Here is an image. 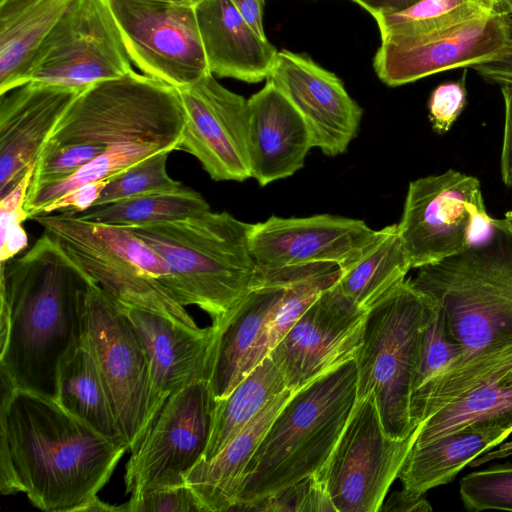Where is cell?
Wrapping results in <instances>:
<instances>
[{
    "mask_svg": "<svg viewBox=\"0 0 512 512\" xmlns=\"http://www.w3.org/2000/svg\"><path fill=\"white\" fill-rule=\"evenodd\" d=\"M491 226L503 228L512 235V209L508 210L502 219L492 218Z\"/></svg>",
    "mask_w": 512,
    "mask_h": 512,
    "instance_id": "51",
    "label": "cell"
},
{
    "mask_svg": "<svg viewBox=\"0 0 512 512\" xmlns=\"http://www.w3.org/2000/svg\"><path fill=\"white\" fill-rule=\"evenodd\" d=\"M480 181L454 169L409 183L398 230L412 268L465 251L492 228Z\"/></svg>",
    "mask_w": 512,
    "mask_h": 512,
    "instance_id": "10",
    "label": "cell"
},
{
    "mask_svg": "<svg viewBox=\"0 0 512 512\" xmlns=\"http://www.w3.org/2000/svg\"><path fill=\"white\" fill-rule=\"evenodd\" d=\"M73 0H0V95L28 82L32 60Z\"/></svg>",
    "mask_w": 512,
    "mask_h": 512,
    "instance_id": "27",
    "label": "cell"
},
{
    "mask_svg": "<svg viewBox=\"0 0 512 512\" xmlns=\"http://www.w3.org/2000/svg\"><path fill=\"white\" fill-rule=\"evenodd\" d=\"M177 90L185 117L180 149L215 181L250 178L248 99L225 88L212 73Z\"/></svg>",
    "mask_w": 512,
    "mask_h": 512,
    "instance_id": "17",
    "label": "cell"
},
{
    "mask_svg": "<svg viewBox=\"0 0 512 512\" xmlns=\"http://www.w3.org/2000/svg\"><path fill=\"white\" fill-rule=\"evenodd\" d=\"M489 14L474 0H420L404 10L381 14L374 19L381 39L406 38L430 34Z\"/></svg>",
    "mask_w": 512,
    "mask_h": 512,
    "instance_id": "35",
    "label": "cell"
},
{
    "mask_svg": "<svg viewBox=\"0 0 512 512\" xmlns=\"http://www.w3.org/2000/svg\"><path fill=\"white\" fill-rule=\"evenodd\" d=\"M209 210V204L199 192L182 186L173 192L145 194L93 206L74 215L86 221L138 228L183 219Z\"/></svg>",
    "mask_w": 512,
    "mask_h": 512,
    "instance_id": "32",
    "label": "cell"
},
{
    "mask_svg": "<svg viewBox=\"0 0 512 512\" xmlns=\"http://www.w3.org/2000/svg\"><path fill=\"white\" fill-rule=\"evenodd\" d=\"M311 148L303 117L267 79L263 88L248 99L251 177L260 186L287 178L303 167Z\"/></svg>",
    "mask_w": 512,
    "mask_h": 512,
    "instance_id": "22",
    "label": "cell"
},
{
    "mask_svg": "<svg viewBox=\"0 0 512 512\" xmlns=\"http://www.w3.org/2000/svg\"><path fill=\"white\" fill-rule=\"evenodd\" d=\"M25 176L0 200V261L6 262L27 247L28 237L22 223L28 219L25 202L34 170Z\"/></svg>",
    "mask_w": 512,
    "mask_h": 512,
    "instance_id": "41",
    "label": "cell"
},
{
    "mask_svg": "<svg viewBox=\"0 0 512 512\" xmlns=\"http://www.w3.org/2000/svg\"><path fill=\"white\" fill-rule=\"evenodd\" d=\"M55 400L102 436L128 450L96 361L84 339L60 364Z\"/></svg>",
    "mask_w": 512,
    "mask_h": 512,
    "instance_id": "29",
    "label": "cell"
},
{
    "mask_svg": "<svg viewBox=\"0 0 512 512\" xmlns=\"http://www.w3.org/2000/svg\"><path fill=\"white\" fill-rule=\"evenodd\" d=\"M215 399L209 380L173 392L138 445L131 450L124 483L130 499L184 485L208 445Z\"/></svg>",
    "mask_w": 512,
    "mask_h": 512,
    "instance_id": "13",
    "label": "cell"
},
{
    "mask_svg": "<svg viewBox=\"0 0 512 512\" xmlns=\"http://www.w3.org/2000/svg\"><path fill=\"white\" fill-rule=\"evenodd\" d=\"M418 426L404 439L389 437L375 397L356 401L348 421L317 476L336 512H379L415 442Z\"/></svg>",
    "mask_w": 512,
    "mask_h": 512,
    "instance_id": "11",
    "label": "cell"
},
{
    "mask_svg": "<svg viewBox=\"0 0 512 512\" xmlns=\"http://www.w3.org/2000/svg\"><path fill=\"white\" fill-rule=\"evenodd\" d=\"M83 339L95 361L128 450L146 435L168 397L155 386L145 349L117 303L94 282Z\"/></svg>",
    "mask_w": 512,
    "mask_h": 512,
    "instance_id": "9",
    "label": "cell"
},
{
    "mask_svg": "<svg viewBox=\"0 0 512 512\" xmlns=\"http://www.w3.org/2000/svg\"><path fill=\"white\" fill-rule=\"evenodd\" d=\"M294 392L285 389L211 460H200L185 476L202 512L230 511L237 503L244 471L272 421Z\"/></svg>",
    "mask_w": 512,
    "mask_h": 512,
    "instance_id": "24",
    "label": "cell"
},
{
    "mask_svg": "<svg viewBox=\"0 0 512 512\" xmlns=\"http://www.w3.org/2000/svg\"><path fill=\"white\" fill-rule=\"evenodd\" d=\"M127 448L55 399L1 376L0 493H24L46 512H86Z\"/></svg>",
    "mask_w": 512,
    "mask_h": 512,
    "instance_id": "1",
    "label": "cell"
},
{
    "mask_svg": "<svg viewBox=\"0 0 512 512\" xmlns=\"http://www.w3.org/2000/svg\"><path fill=\"white\" fill-rule=\"evenodd\" d=\"M339 276V265L324 263L287 285L283 297L264 324L249 353L244 367V377L269 355L319 294L333 286Z\"/></svg>",
    "mask_w": 512,
    "mask_h": 512,
    "instance_id": "33",
    "label": "cell"
},
{
    "mask_svg": "<svg viewBox=\"0 0 512 512\" xmlns=\"http://www.w3.org/2000/svg\"><path fill=\"white\" fill-rule=\"evenodd\" d=\"M511 368L512 362L421 422L413 446L425 445L472 425L512 428V386L501 381L502 375Z\"/></svg>",
    "mask_w": 512,
    "mask_h": 512,
    "instance_id": "30",
    "label": "cell"
},
{
    "mask_svg": "<svg viewBox=\"0 0 512 512\" xmlns=\"http://www.w3.org/2000/svg\"><path fill=\"white\" fill-rule=\"evenodd\" d=\"M0 371L14 388L56 399L62 360L82 341L93 277L50 234L1 262Z\"/></svg>",
    "mask_w": 512,
    "mask_h": 512,
    "instance_id": "2",
    "label": "cell"
},
{
    "mask_svg": "<svg viewBox=\"0 0 512 512\" xmlns=\"http://www.w3.org/2000/svg\"><path fill=\"white\" fill-rule=\"evenodd\" d=\"M508 37L505 16L489 14L422 36L382 38L373 67L384 84L401 86L494 60L505 51Z\"/></svg>",
    "mask_w": 512,
    "mask_h": 512,
    "instance_id": "16",
    "label": "cell"
},
{
    "mask_svg": "<svg viewBox=\"0 0 512 512\" xmlns=\"http://www.w3.org/2000/svg\"><path fill=\"white\" fill-rule=\"evenodd\" d=\"M417 270L411 283L437 302L449 335L463 350L460 362L444 373L512 351L509 232L492 226L480 243Z\"/></svg>",
    "mask_w": 512,
    "mask_h": 512,
    "instance_id": "3",
    "label": "cell"
},
{
    "mask_svg": "<svg viewBox=\"0 0 512 512\" xmlns=\"http://www.w3.org/2000/svg\"><path fill=\"white\" fill-rule=\"evenodd\" d=\"M501 381L506 385L512 386V368L502 375Z\"/></svg>",
    "mask_w": 512,
    "mask_h": 512,
    "instance_id": "53",
    "label": "cell"
},
{
    "mask_svg": "<svg viewBox=\"0 0 512 512\" xmlns=\"http://www.w3.org/2000/svg\"><path fill=\"white\" fill-rule=\"evenodd\" d=\"M287 389L267 356L223 399L215 400L210 437L202 460L214 458L276 395Z\"/></svg>",
    "mask_w": 512,
    "mask_h": 512,
    "instance_id": "31",
    "label": "cell"
},
{
    "mask_svg": "<svg viewBox=\"0 0 512 512\" xmlns=\"http://www.w3.org/2000/svg\"><path fill=\"white\" fill-rule=\"evenodd\" d=\"M162 151L170 150L156 143L133 142L109 146L70 177L27 194L25 209L28 217L32 219L41 214L48 204L81 185L110 179L131 165Z\"/></svg>",
    "mask_w": 512,
    "mask_h": 512,
    "instance_id": "34",
    "label": "cell"
},
{
    "mask_svg": "<svg viewBox=\"0 0 512 512\" xmlns=\"http://www.w3.org/2000/svg\"><path fill=\"white\" fill-rule=\"evenodd\" d=\"M432 510L425 495L417 496L403 489L393 492L380 508V511L384 512H431Z\"/></svg>",
    "mask_w": 512,
    "mask_h": 512,
    "instance_id": "47",
    "label": "cell"
},
{
    "mask_svg": "<svg viewBox=\"0 0 512 512\" xmlns=\"http://www.w3.org/2000/svg\"><path fill=\"white\" fill-rule=\"evenodd\" d=\"M250 228L228 212L209 210L129 229L165 262L173 299L203 310L219 331L252 285L256 266L249 248Z\"/></svg>",
    "mask_w": 512,
    "mask_h": 512,
    "instance_id": "4",
    "label": "cell"
},
{
    "mask_svg": "<svg viewBox=\"0 0 512 512\" xmlns=\"http://www.w3.org/2000/svg\"><path fill=\"white\" fill-rule=\"evenodd\" d=\"M500 87L505 107L500 171L503 183L512 186V83H503Z\"/></svg>",
    "mask_w": 512,
    "mask_h": 512,
    "instance_id": "46",
    "label": "cell"
},
{
    "mask_svg": "<svg viewBox=\"0 0 512 512\" xmlns=\"http://www.w3.org/2000/svg\"><path fill=\"white\" fill-rule=\"evenodd\" d=\"M32 220L55 237L117 304L199 327L168 294L169 269L163 259L129 228L86 221L65 211Z\"/></svg>",
    "mask_w": 512,
    "mask_h": 512,
    "instance_id": "8",
    "label": "cell"
},
{
    "mask_svg": "<svg viewBox=\"0 0 512 512\" xmlns=\"http://www.w3.org/2000/svg\"><path fill=\"white\" fill-rule=\"evenodd\" d=\"M149 1H158V2H167V3L195 6L200 0H149Z\"/></svg>",
    "mask_w": 512,
    "mask_h": 512,
    "instance_id": "52",
    "label": "cell"
},
{
    "mask_svg": "<svg viewBox=\"0 0 512 512\" xmlns=\"http://www.w3.org/2000/svg\"><path fill=\"white\" fill-rule=\"evenodd\" d=\"M147 354L157 389L169 397L198 380H209L218 337L212 325L189 328L151 310L117 304Z\"/></svg>",
    "mask_w": 512,
    "mask_h": 512,
    "instance_id": "21",
    "label": "cell"
},
{
    "mask_svg": "<svg viewBox=\"0 0 512 512\" xmlns=\"http://www.w3.org/2000/svg\"><path fill=\"white\" fill-rule=\"evenodd\" d=\"M459 493L469 511H512V464L494 465L464 476Z\"/></svg>",
    "mask_w": 512,
    "mask_h": 512,
    "instance_id": "37",
    "label": "cell"
},
{
    "mask_svg": "<svg viewBox=\"0 0 512 512\" xmlns=\"http://www.w3.org/2000/svg\"><path fill=\"white\" fill-rule=\"evenodd\" d=\"M286 287L270 283L252 285L218 331L209 378L215 400L225 398L244 378L249 353Z\"/></svg>",
    "mask_w": 512,
    "mask_h": 512,
    "instance_id": "25",
    "label": "cell"
},
{
    "mask_svg": "<svg viewBox=\"0 0 512 512\" xmlns=\"http://www.w3.org/2000/svg\"><path fill=\"white\" fill-rule=\"evenodd\" d=\"M108 0H73L39 46L28 82L76 89L131 72Z\"/></svg>",
    "mask_w": 512,
    "mask_h": 512,
    "instance_id": "12",
    "label": "cell"
},
{
    "mask_svg": "<svg viewBox=\"0 0 512 512\" xmlns=\"http://www.w3.org/2000/svg\"><path fill=\"white\" fill-rule=\"evenodd\" d=\"M508 43L505 51L496 59L475 65L473 69L487 82L512 83V15L505 16Z\"/></svg>",
    "mask_w": 512,
    "mask_h": 512,
    "instance_id": "45",
    "label": "cell"
},
{
    "mask_svg": "<svg viewBox=\"0 0 512 512\" xmlns=\"http://www.w3.org/2000/svg\"><path fill=\"white\" fill-rule=\"evenodd\" d=\"M170 151L153 154L110 178L94 206L121 199L158 193L173 192L182 187L172 179L166 169Z\"/></svg>",
    "mask_w": 512,
    "mask_h": 512,
    "instance_id": "36",
    "label": "cell"
},
{
    "mask_svg": "<svg viewBox=\"0 0 512 512\" xmlns=\"http://www.w3.org/2000/svg\"><path fill=\"white\" fill-rule=\"evenodd\" d=\"M437 311V302L410 278L367 310L355 357L357 400L374 395L384 431L393 439H404L415 429L411 397L424 332Z\"/></svg>",
    "mask_w": 512,
    "mask_h": 512,
    "instance_id": "6",
    "label": "cell"
},
{
    "mask_svg": "<svg viewBox=\"0 0 512 512\" xmlns=\"http://www.w3.org/2000/svg\"><path fill=\"white\" fill-rule=\"evenodd\" d=\"M356 401L355 359L294 392L245 468L237 503L230 511L317 474L329 459Z\"/></svg>",
    "mask_w": 512,
    "mask_h": 512,
    "instance_id": "5",
    "label": "cell"
},
{
    "mask_svg": "<svg viewBox=\"0 0 512 512\" xmlns=\"http://www.w3.org/2000/svg\"><path fill=\"white\" fill-rule=\"evenodd\" d=\"M129 512H202L193 492L184 484L146 493L121 505Z\"/></svg>",
    "mask_w": 512,
    "mask_h": 512,
    "instance_id": "43",
    "label": "cell"
},
{
    "mask_svg": "<svg viewBox=\"0 0 512 512\" xmlns=\"http://www.w3.org/2000/svg\"><path fill=\"white\" fill-rule=\"evenodd\" d=\"M247 24L261 37L267 38L263 27L265 0H231Z\"/></svg>",
    "mask_w": 512,
    "mask_h": 512,
    "instance_id": "48",
    "label": "cell"
},
{
    "mask_svg": "<svg viewBox=\"0 0 512 512\" xmlns=\"http://www.w3.org/2000/svg\"><path fill=\"white\" fill-rule=\"evenodd\" d=\"M365 9L373 18L404 10L420 0H351Z\"/></svg>",
    "mask_w": 512,
    "mask_h": 512,
    "instance_id": "49",
    "label": "cell"
},
{
    "mask_svg": "<svg viewBox=\"0 0 512 512\" xmlns=\"http://www.w3.org/2000/svg\"><path fill=\"white\" fill-rule=\"evenodd\" d=\"M366 314L335 284L322 291L268 355L286 387L296 392L355 359Z\"/></svg>",
    "mask_w": 512,
    "mask_h": 512,
    "instance_id": "15",
    "label": "cell"
},
{
    "mask_svg": "<svg viewBox=\"0 0 512 512\" xmlns=\"http://www.w3.org/2000/svg\"><path fill=\"white\" fill-rule=\"evenodd\" d=\"M462 356L463 350L449 335L444 316L438 306L437 313L424 332L413 392L457 365Z\"/></svg>",
    "mask_w": 512,
    "mask_h": 512,
    "instance_id": "39",
    "label": "cell"
},
{
    "mask_svg": "<svg viewBox=\"0 0 512 512\" xmlns=\"http://www.w3.org/2000/svg\"><path fill=\"white\" fill-rule=\"evenodd\" d=\"M465 79L438 85L428 101L429 120L438 134L448 132L465 108Z\"/></svg>",
    "mask_w": 512,
    "mask_h": 512,
    "instance_id": "42",
    "label": "cell"
},
{
    "mask_svg": "<svg viewBox=\"0 0 512 512\" xmlns=\"http://www.w3.org/2000/svg\"><path fill=\"white\" fill-rule=\"evenodd\" d=\"M233 511L336 512L317 474L269 497L237 506Z\"/></svg>",
    "mask_w": 512,
    "mask_h": 512,
    "instance_id": "40",
    "label": "cell"
},
{
    "mask_svg": "<svg viewBox=\"0 0 512 512\" xmlns=\"http://www.w3.org/2000/svg\"><path fill=\"white\" fill-rule=\"evenodd\" d=\"M512 433V428L472 425L425 445L412 446L398 478L402 489L422 496L435 487L448 484L477 456Z\"/></svg>",
    "mask_w": 512,
    "mask_h": 512,
    "instance_id": "26",
    "label": "cell"
},
{
    "mask_svg": "<svg viewBox=\"0 0 512 512\" xmlns=\"http://www.w3.org/2000/svg\"><path fill=\"white\" fill-rule=\"evenodd\" d=\"M83 89L27 82L0 100V196L35 165L57 122Z\"/></svg>",
    "mask_w": 512,
    "mask_h": 512,
    "instance_id": "20",
    "label": "cell"
},
{
    "mask_svg": "<svg viewBox=\"0 0 512 512\" xmlns=\"http://www.w3.org/2000/svg\"><path fill=\"white\" fill-rule=\"evenodd\" d=\"M194 8L214 76L247 83L268 78L278 51L247 24L231 0H200Z\"/></svg>",
    "mask_w": 512,
    "mask_h": 512,
    "instance_id": "23",
    "label": "cell"
},
{
    "mask_svg": "<svg viewBox=\"0 0 512 512\" xmlns=\"http://www.w3.org/2000/svg\"><path fill=\"white\" fill-rule=\"evenodd\" d=\"M492 15H512V0H474Z\"/></svg>",
    "mask_w": 512,
    "mask_h": 512,
    "instance_id": "50",
    "label": "cell"
},
{
    "mask_svg": "<svg viewBox=\"0 0 512 512\" xmlns=\"http://www.w3.org/2000/svg\"><path fill=\"white\" fill-rule=\"evenodd\" d=\"M131 61L176 89L211 73L194 6L149 0H108Z\"/></svg>",
    "mask_w": 512,
    "mask_h": 512,
    "instance_id": "14",
    "label": "cell"
},
{
    "mask_svg": "<svg viewBox=\"0 0 512 512\" xmlns=\"http://www.w3.org/2000/svg\"><path fill=\"white\" fill-rule=\"evenodd\" d=\"M110 179L99 180L81 185L48 204L41 214L65 211L73 214L83 212L94 206Z\"/></svg>",
    "mask_w": 512,
    "mask_h": 512,
    "instance_id": "44",
    "label": "cell"
},
{
    "mask_svg": "<svg viewBox=\"0 0 512 512\" xmlns=\"http://www.w3.org/2000/svg\"><path fill=\"white\" fill-rule=\"evenodd\" d=\"M185 125L179 91L133 70L83 89L63 113L43 147L75 143H156L180 149Z\"/></svg>",
    "mask_w": 512,
    "mask_h": 512,
    "instance_id": "7",
    "label": "cell"
},
{
    "mask_svg": "<svg viewBox=\"0 0 512 512\" xmlns=\"http://www.w3.org/2000/svg\"><path fill=\"white\" fill-rule=\"evenodd\" d=\"M376 233L363 220L331 214L271 216L251 224L249 248L261 270L315 263L342 267L356 258Z\"/></svg>",
    "mask_w": 512,
    "mask_h": 512,
    "instance_id": "18",
    "label": "cell"
},
{
    "mask_svg": "<svg viewBox=\"0 0 512 512\" xmlns=\"http://www.w3.org/2000/svg\"><path fill=\"white\" fill-rule=\"evenodd\" d=\"M106 149L103 144L93 143L43 147L36 160L27 194L70 177Z\"/></svg>",
    "mask_w": 512,
    "mask_h": 512,
    "instance_id": "38",
    "label": "cell"
},
{
    "mask_svg": "<svg viewBox=\"0 0 512 512\" xmlns=\"http://www.w3.org/2000/svg\"><path fill=\"white\" fill-rule=\"evenodd\" d=\"M411 268L398 224H392L377 230L361 253L340 267L335 285L356 306L368 310L405 280Z\"/></svg>",
    "mask_w": 512,
    "mask_h": 512,
    "instance_id": "28",
    "label": "cell"
},
{
    "mask_svg": "<svg viewBox=\"0 0 512 512\" xmlns=\"http://www.w3.org/2000/svg\"><path fill=\"white\" fill-rule=\"evenodd\" d=\"M267 79L303 117L313 147L332 157L347 150L363 110L334 73L309 56L281 50Z\"/></svg>",
    "mask_w": 512,
    "mask_h": 512,
    "instance_id": "19",
    "label": "cell"
}]
</instances>
